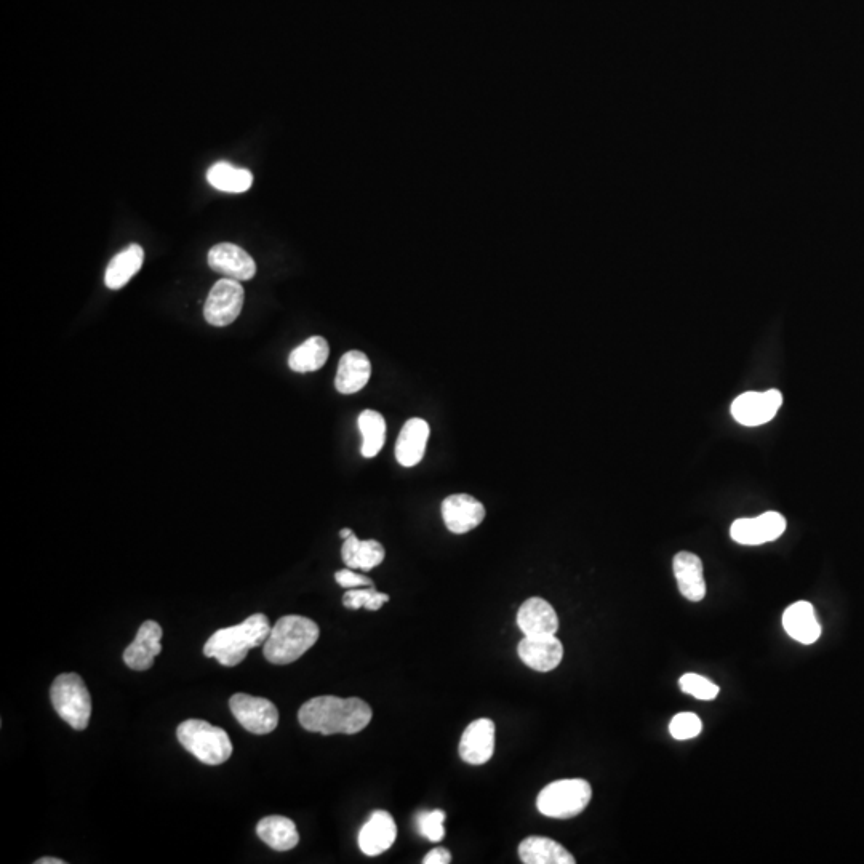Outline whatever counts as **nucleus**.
I'll return each mask as SVG.
<instances>
[{"label": "nucleus", "instance_id": "nucleus-1", "mask_svg": "<svg viewBox=\"0 0 864 864\" xmlns=\"http://www.w3.org/2000/svg\"><path fill=\"white\" fill-rule=\"evenodd\" d=\"M372 708L360 698L317 696L306 701L298 711V720L304 730L322 735H354L370 724Z\"/></svg>", "mask_w": 864, "mask_h": 864}, {"label": "nucleus", "instance_id": "nucleus-2", "mask_svg": "<svg viewBox=\"0 0 864 864\" xmlns=\"http://www.w3.org/2000/svg\"><path fill=\"white\" fill-rule=\"evenodd\" d=\"M271 629L268 616L256 613L244 623L216 631L204 645V655L215 658L221 666L232 668L242 663L252 648L264 645Z\"/></svg>", "mask_w": 864, "mask_h": 864}, {"label": "nucleus", "instance_id": "nucleus-3", "mask_svg": "<svg viewBox=\"0 0 864 864\" xmlns=\"http://www.w3.org/2000/svg\"><path fill=\"white\" fill-rule=\"evenodd\" d=\"M319 634V626L306 616H282L264 642V658L279 666L295 663L316 644Z\"/></svg>", "mask_w": 864, "mask_h": 864}, {"label": "nucleus", "instance_id": "nucleus-4", "mask_svg": "<svg viewBox=\"0 0 864 864\" xmlns=\"http://www.w3.org/2000/svg\"><path fill=\"white\" fill-rule=\"evenodd\" d=\"M176 736L183 748L202 764L221 765L231 757L232 743L228 733L205 720H184L176 730Z\"/></svg>", "mask_w": 864, "mask_h": 864}, {"label": "nucleus", "instance_id": "nucleus-5", "mask_svg": "<svg viewBox=\"0 0 864 864\" xmlns=\"http://www.w3.org/2000/svg\"><path fill=\"white\" fill-rule=\"evenodd\" d=\"M591 784L580 778L573 780H557L548 784L538 794L536 808L541 815L556 820L575 818L584 812L591 802Z\"/></svg>", "mask_w": 864, "mask_h": 864}, {"label": "nucleus", "instance_id": "nucleus-6", "mask_svg": "<svg viewBox=\"0 0 864 864\" xmlns=\"http://www.w3.org/2000/svg\"><path fill=\"white\" fill-rule=\"evenodd\" d=\"M56 714L74 730H85L92 717V696L88 693L84 679L74 672L61 674L50 690Z\"/></svg>", "mask_w": 864, "mask_h": 864}, {"label": "nucleus", "instance_id": "nucleus-7", "mask_svg": "<svg viewBox=\"0 0 864 864\" xmlns=\"http://www.w3.org/2000/svg\"><path fill=\"white\" fill-rule=\"evenodd\" d=\"M245 293L239 280H218L208 293L204 306V317L213 327L231 325L240 316L244 306Z\"/></svg>", "mask_w": 864, "mask_h": 864}, {"label": "nucleus", "instance_id": "nucleus-8", "mask_svg": "<svg viewBox=\"0 0 864 864\" xmlns=\"http://www.w3.org/2000/svg\"><path fill=\"white\" fill-rule=\"evenodd\" d=\"M229 708L242 727L255 735H268L279 725V711L276 704L266 698L236 693L229 700Z\"/></svg>", "mask_w": 864, "mask_h": 864}, {"label": "nucleus", "instance_id": "nucleus-9", "mask_svg": "<svg viewBox=\"0 0 864 864\" xmlns=\"http://www.w3.org/2000/svg\"><path fill=\"white\" fill-rule=\"evenodd\" d=\"M783 404V394L778 389L767 392H744L732 404V415L743 426H760L775 418Z\"/></svg>", "mask_w": 864, "mask_h": 864}, {"label": "nucleus", "instance_id": "nucleus-10", "mask_svg": "<svg viewBox=\"0 0 864 864\" xmlns=\"http://www.w3.org/2000/svg\"><path fill=\"white\" fill-rule=\"evenodd\" d=\"M786 519L780 512L768 511L754 519H738L730 527V535L736 543L744 546H759L770 543L783 535Z\"/></svg>", "mask_w": 864, "mask_h": 864}, {"label": "nucleus", "instance_id": "nucleus-11", "mask_svg": "<svg viewBox=\"0 0 864 864\" xmlns=\"http://www.w3.org/2000/svg\"><path fill=\"white\" fill-rule=\"evenodd\" d=\"M442 519L450 532L463 535L484 522V504L466 493L447 496L442 503Z\"/></svg>", "mask_w": 864, "mask_h": 864}, {"label": "nucleus", "instance_id": "nucleus-12", "mask_svg": "<svg viewBox=\"0 0 864 864\" xmlns=\"http://www.w3.org/2000/svg\"><path fill=\"white\" fill-rule=\"evenodd\" d=\"M517 653L528 668L549 672L556 669L564 658V645L557 639L556 634L525 636L517 645Z\"/></svg>", "mask_w": 864, "mask_h": 864}, {"label": "nucleus", "instance_id": "nucleus-13", "mask_svg": "<svg viewBox=\"0 0 864 864\" xmlns=\"http://www.w3.org/2000/svg\"><path fill=\"white\" fill-rule=\"evenodd\" d=\"M495 722L477 719L464 730L460 741L461 759L469 765H484L495 752Z\"/></svg>", "mask_w": 864, "mask_h": 864}, {"label": "nucleus", "instance_id": "nucleus-14", "mask_svg": "<svg viewBox=\"0 0 864 864\" xmlns=\"http://www.w3.org/2000/svg\"><path fill=\"white\" fill-rule=\"evenodd\" d=\"M208 266L213 271L220 272L221 276L239 282L253 279L256 274V264L252 256L248 255L244 248L229 242L210 248Z\"/></svg>", "mask_w": 864, "mask_h": 864}, {"label": "nucleus", "instance_id": "nucleus-15", "mask_svg": "<svg viewBox=\"0 0 864 864\" xmlns=\"http://www.w3.org/2000/svg\"><path fill=\"white\" fill-rule=\"evenodd\" d=\"M162 628L156 621H144L132 644L125 648L124 661L128 668L146 671L154 666L156 656L162 652Z\"/></svg>", "mask_w": 864, "mask_h": 864}, {"label": "nucleus", "instance_id": "nucleus-16", "mask_svg": "<svg viewBox=\"0 0 864 864\" xmlns=\"http://www.w3.org/2000/svg\"><path fill=\"white\" fill-rule=\"evenodd\" d=\"M396 821L384 810H376L359 832V847L367 856H378L396 842Z\"/></svg>", "mask_w": 864, "mask_h": 864}, {"label": "nucleus", "instance_id": "nucleus-17", "mask_svg": "<svg viewBox=\"0 0 864 864\" xmlns=\"http://www.w3.org/2000/svg\"><path fill=\"white\" fill-rule=\"evenodd\" d=\"M517 626L524 636H544L559 631V616L549 602L532 597L520 605Z\"/></svg>", "mask_w": 864, "mask_h": 864}, {"label": "nucleus", "instance_id": "nucleus-18", "mask_svg": "<svg viewBox=\"0 0 864 864\" xmlns=\"http://www.w3.org/2000/svg\"><path fill=\"white\" fill-rule=\"evenodd\" d=\"M679 591L690 602H701L706 597L703 562L693 552H679L672 562Z\"/></svg>", "mask_w": 864, "mask_h": 864}, {"label": "nucleus", "instance_id": "nucleus-19", "mask_svg": "<svg viewBox=\"0 0 864 864\" xmlns=\"http://www.w3.org/2000/svg\"><path fill=\"white\" fill-rule=\"evenodd\" d=\"M783 628L791 639L800 644H815L821 636L820 621L816 618L815 608L805 600H799L784 610Z\"/></svg>", "mask_w": 864, "mask_h": 864}, {"label": "nucleus", "instance_id": "nucleus-20", "mask_svg": "<svg viewBox=\"0 0 864 864\" xmlns=\"http://www.w3.org/2000/svg\"><path fill=\"white\" fill-rule=\"evenodd\" d=\"M429 424L423 418H412L400 429L396 444V460L405 468H413L423 460L429 439Z\"/></svg>", "mask_w": 864, "mask_h": 864}, {"label": "nucleus", "instance_id": "nucleus-21", "mask_svg": "<svg viewBox=\"0 0 864 864\" xmlns=\"http://www.w3.org/2000/svg\"><path fill=\"white\" fill-rule=\"evenodd\" d=\"M372 375V364L364 352L349 351L344 354L338 364L335 388L340 394H356L367 386Z\"/></svg>", "mask_w": 864, "mask_h": 864}, {"label": "nucleus", "instance_id": "nucleus-22", "mask_svg": "<svg viewBox=\"0 0 864 864\" xmlns=\"http://www.w3.org/2000/svg\"><path fill=\"white\" fill-rule=\"evenodd\" d=\"M520 861L525 864H575V856L564 845L549 837L530 836L519 845Z\"/></svg>", "mask_w": 864, "mask_h": 864}, {"label": "nucleus", "instance_id": "nucleus-23", "mask_svg": "<svg viewBox=\"0 0 864 864\" xmlns=\"http://www.w3.org/2000/svg\"><path fill=\"white\" fill-rule=\"evenodd\" d=\"M256 834L263 840L264 844L274 848L277 852L292 850L300 842V834L295 823L285 816H266L256 826Z\"/></svg>", "mask_w": 864, "mask_h": 864}, {"label": "nucleus", "instance_id": "nucleus-24", "mask_svg": "<svg viewBox=\"0 0 864 864\" xmlns=\"http://www.w3.org/2000/svg\"><path fill=\"white\" fill-rule=\"evenodd\" d=\"M144 252L138 244L128 245L125 250L117 253L109 261L108 269L104 274V284L111 290H119L130 282L136 272L143 266Z\"/></svg>", "mask_w": 864, "mask_h": 864}, {"label": "nucleus", "instance_id": "nucleus-25", "mask_svg": "<svg viewBox=\"0 0 864 864\" xmlns=\"http://www.w3.org/2000/svg\"><path fill=\"white\" fill-rule=\"evenodd\" d=\"M341 556H343L344 564L348 565V568H352V570L360 568V570L368 572L383 562L386 551H384L383 544L378 543V541H360L352 533L349 538L344 540Z\"/></svg>", "mask_w": 864, "mask_h": 864}, {"label": "nucleus", "instance_id": "nucleus-26", "mask_svg": "<svg viewBox=\"0 0 864 864\" xmlns=\"http://www.w3.org/2000/svg\"><path fill=\"white\" fill-rule=\"evenodd\" d=\"M330 348L322 336H311L309 340L293 349L288 357V367L296 373L317 372L327 362Z\"/></svg>", "mask_w": 864, "mask_h": 864}, {"label": "nucleus", "instance_id": "nucleus-27", "mask_svg": "<svg viewBox=\"0 0 864 864\" xmlns=\"http://www.w3.org/2000/svg\"><path fill=\"white\" fill-rule=\"evenodd\" d=\"M208 183L223 192H245L252 188L253 175L245 168H237L228 162H216L207 173Z\"/></svg>", "mask_w": 864, "mask_h": 864}, {"label": "nucleus", "instance_id": "nucleus-28", "mask_svg": "<svg viewBox=\"0 0 864 864\" xmlns=\"http://www.w3.org/2000/svg\"><path fill=\"white\" fill-rule=\"evenodd\" d=\"M359 429L362 434L360 452L365 458H373L383 450L386 442V421L381 413L375 410H364L359 416Z\"/></svg>", "mask_w": 864, "mask_h": 864}, {"label": "nucleus", "instance_id": "nucleus-29", "mask_svg": "<svg viewBox=\"0 0 864 864\" xmlns=\"http://www.w3.org/2000/svg\"><path fill=\"white\" fill-rule=\"evenodd\" d=\"M386 602H389L388 594L378 592L375 586H364V589H349L343 596V605L349 610L367 608L370 612H378Z\"/></svg>", "mask_w": 864, "mask_h": 864}, {"label": "nucleus", "instance_id": "nucleus-30", "mask_svg": "<svg viewBox=\"0 0 864 864\" xmlns=\"http://www.w3.org/2000/svg\"><path fill=\"white\" fill-rule=\"evenodd\" d=\"M701 730H703L701 719L693 712H680V714L672 717L671 724H669L672 738L679 741L692 740V738L700 735Z\"/></svg>", "mask_w": 864, "mask_h": 864}, {"label": "nucleus", "instance_id": "nucleus-31", "mask_svg": "<svg viewBox=\"0 0 864 864\" xmlns=\"http://www.w3.org/2000/svg\"><path fill=\"white\" fill-rule=\"evenodd\" d=\"M679 685L682 692L695 696L696 700L711 701L719 695V687L716 684H712L711 680L698 676V674H692V672L680 677Z\"/></svg>", "mask_w": 864, "mask_h": 864}, {"label": "nucleus", "instance_id": "nucleus-32", "mask_svg": "<svg viewBox=\"0 0 864 864\" xmlns=\"http://www.w3.org/2000/svg\"><path fill=\"white\" fill-rule=\"evenodd\" d=\"M445 812L444 810H431V812H421L416 818V826L420 831L421 836L431 840V842H440L445 837Z\"/></svg>", "mask_w": 864, "mask_h": 864}, {"label": "nucleus", "instance_id": "nucleus-33", "mask_svg": "<svg viewBox=\"0 0 864 864\" xmlns=\"http://www.w3.org/2000/svg\"><path fill=\"white\" fill-rule=\"evenodd\" d=\"M336 583L340 584L341 588L352 589V588H362V586H373V581L367 576L359 575V573H354L352 568H346V570H340V572L335 573Z\"/></svg>", "mask_w": 864, "mask_h": 864}, {"label": "nucleus", "instance_id": "nucleus-34", "mask_svg": "<svg viewBox=\"0 0 864 864\" xmlns=\"http://www.w3.org/2000/svg\"><path fill=\"white\" fill-rule=\"evenodd\" d=\"M450 861H452V855L444 847L434 848L423 858V864H448Z\"/></svg>", "mask_w": 864, "mask_h": 864}, {"label": "nucleus", "instance_id": "nucleus-35", "mask_svg": "<svg viewBox=\"0 0 864 864\" xmlns=\"http://www.w3.org/2000/svg\"><path fill=\"white\" fill-rule=\"evenodd\" d=\"M36 864H64V861L60 860V858H40V860L36 861Z\"/></svg>", "mask_w": 864, "mask_h": 864}, {"label": "nucleus", "instance_id": "nucleus-36", "mask_svg": "<svg viewBox=\"0 0 864 864\" xmlns=\"http://www.w3.org/2000/svg\"><path fill=\"white\" fill-rule=\"evenodd\" d=\"M352 533H354V532H352L351 528H344V530H341L340 536H341V538H343V540H346V538H349V536H351Z\"/></svg>", "mask_w": 864, "mask_h": 864}]
</instances>
